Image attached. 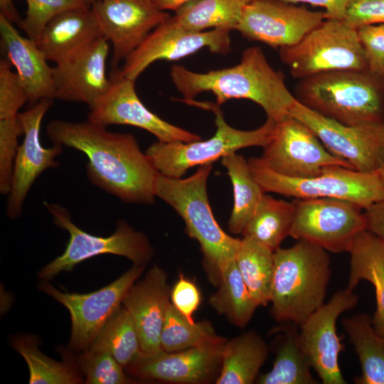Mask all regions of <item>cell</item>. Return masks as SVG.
<instances>
[{"instance_id":"6da1fadb","label":"cell","mask_w":384,"mask_h":384,"mask_svg":"<svg viewBox=\"0 0 384 384\" xmlns=\"http://www.w3.org/2000/svg\"><path fill=\"white\" fill-rule=\"evenodd\" d=\"M46 134L54 144L84 153L90 181L126 203L153 204L159 171L134 136L112 132L88 120H52Z\"/></svg>"},{"instance_id":"7a4b0ae2","label":"cell","mask_w":384,"mask_h":384,"mask_svg":"<svg viewBox=\"0 0 384 384\" xmlns=\"http://www.w3.org/2000/svg\"><path fill=\"white\" fill-rule=\"evenodd\" d=\"M170 75L183 100H193L208 91L220 106L231 99H246L260 105L267 118L277 123L290 116L297 101L286 85L284 75L270 65L259 46L245 49L240 63L230 68L200 73L174 65Z\"/></svg>"},{"instance_id":"3957f363","label":"cell","mask_w":384,"mask_h":384,"mask_svg":"<svg viewBox=\"0 0 384 384\" xmlns=\"http://www.w3.org/2000/svg\"><path fill=\"white\" fill-rule=\"evenodd\" d=\"M331 274L328 251L305 240L274 251L271 314L278 321L302 324L324 304Z\"/></svg>"},{"instance_id":"277c9868","label":"cell","mask_w":384,"mask_h":384,"mask_svg":"<svg viewBox=\"0 0 384 384\" xmlns=\"http://www.w3.org/2000/svg\"><path fill=\"white\" fill-rule=\"evenodd\" d=\"M212 167V163L199 166L185 178L159 174L155 193L176 211L185 223L186 233L198 242L204 268L210 282L217 285L223 267L235 259L240 239L224 232L212 213L207 193Z\"/></svg>"},{"instance_id":"5b68a950","label":"cell","mask_w":384,"mask_h":384,"mask_svg":"<svg viewBox=\"0 0 384 384\" xmlns=\"http://www.w3.org/2000/svg\"><path fill=\"white\" fill-rule=\"evenodd\" d=\"M296 99L345 125L384 121V82L368 70H338L300 80Z\"/></svg>"},{"instance_id":"8992f818","label":"cell","mask_w":384,"mask_h":384,"mask_svg":"<svg viewBox=\"0 0 384 384\" xmlns=\"http://www.w3.org/2000/svg\"><path fill=\"white\" fill-rule=\"evenodd\" d=\"M186 104L213 112L216 132L207 140L190 142L181 141L152 144L146 151L151 163L163 176L182 178L187 171L250 146L264 148L272 138L277 122L267 118L260 127L240 130L230 126L224 119L220 105L210 102L181 100Z\"/></svg>"},{"instance_id":"52a82bcc","label":"cell","mask_w":384,"mask_h":384,"mask_svg":"<svg viewBox=\"0 0 384 384\" xmlns=\"http://www.w3.org/2000/svg\"><path fill=\"white\" fill-rule=\"evenodd\" d=\"M251 173L264 193L297 199L334 198L352 202L363 209L384 198L379 172L366 173L338 165L327 166L319 175L292 178L277 174L259 158L247 160Z\"/></svg>"},{"instance_id":"ba28073f","label":"cell","mask_w":384,"mask_h":384,"mask_svg":"<svg viewBox=\"0 0 384 384\" xmlns=\"http://www.w3.org/2000/svg\"><path fill=\"white\" fill-rule=\"evenodd\" d=\"M44 205L54 223L67 230L70 238L63 253L39 270L38 277L41 280H50L61 272H70L79 263L100 255L125 257L135 265H146L153 257L154 249L147 236L124 220L117 221L111 235L96 236L78 227L65 207L56 203Z\"/></svg>"},{"instance_id":"9c48e42d","label":"cell","mask_w":384,"mask_h":384,"mask_svg":"<svg viewBox=\"0 0 384 384\" xmlns=\"http://www.w3.org/2000/svg\"><path fill=\"white\" fill-rule=\"evenodd\" d=\"M281 60L294 78L338 70H368L357 29L328 18L297 44L279 49Z\"/></svg>"},{"instance_id":"30bf717a","label":"cell","mask_w":384,"mask_h":384,"mask_svg":"<svg viewBox=\"0 0 384 384\" xmlns=\"http://www.w3.org/2000/svg\"><path fill=\"white\" fill-rule=\"evenodd\" d=\"M334 156L353 169L379 172L384 164V121L345 125L308 108L298 100L290 111Z\"/></svg>"},{"instance_id":"8fae6325","label":"cell","mask_w":384,"mask_h":384,"mask_svg":"<svg viewBox=\"0 0 384 384\" xmlns=\"http://www.w3.org/2000/svg\"><path fill=\"white\" fill-rule=\"evenodd\" d=\"M294 216L289 236L305 240L328 252H348L355 237L366 230L363 210L339 198H318L293 201Z\"/></svg>"},{"instance_id":"7c38bea8","label":"cell","mask_w":384,"mask_h":384,"mask_svg":"<svg viewBox=\"0 0 384 384\" xmlns=\"http://www.w3.org/2000/svg\"><path fill=\"white\" fill-rule=\"evenodd\" d=\"M146 265H135L108 285L87 294L59 291L48 280H41L40 290L63 304L71 318L68 347L82 352L90 347L108 319L122 304L132 284L142 274Z\"/></svg>"},{"instance_id":"4fadbf2b","label":"cell","mask_w":384,"mask_h":384,"mask_svg":"<svg viewBox=\"0 0 384 384\" xmlns=\"http://www.w3.org/2000/svg\"><path fill=\"white\" fill-rule=\"evenodd\" d=\"M263 149L259 157L261 162L287 177L315 176L331 165L352 169L331 154L306 124L292 116L277 123L272 138Z\"/></svg>"},{"instance_id":"5bb4252c","label":"cell","mask_w":384,"mask_h":384,"mask_svg":"<svg viewBox=\"0 0 384 384\" xmlns=\"http://www.w3.org/2000/svg\"><path fill=\"white\" fill-rule=\"evenodd\" d=\"M109 88L90 106L87 120L102 126H134L154 134L159 142L200 140L199 135L164 121L148 110L139 98L135 81L114 69Z\"/></svg>"},{"instance_id":"9a60e30c","label":"cell","mask_w":384,"mask_h":384,"mask_svg":"<svg viewBox=\"0 0 384 384\" xmlns=\"http://www.w3.org/2000/svg\"><path fill=\"white\" fill-rule=\"evenodd\" d=\"M226 341L176 352L162 349L151 353L141 351L124 370L139 383H210L220 374Z\"/></svg>"},{"instance_id":"2e32d148","label":"cell","mask_w":384,"mask_h":384,"mask_svg":"<svg viewBox=\"0 0 384 384\" xmlns=\"http://www.w3.org/2000/svg\"><path fill=\"white\" fill-rule=\"evenodd\" d=\"M171 16L153 29L125 59L119 69L122 75L135 81L156 60H177L203 48L218 54L230 52V31L215 28L192 32L175 24Z\"/></svg>"},{"instance_id":"e0dca14e","label":"cell","mask_w":384,"mask_h":384,"mask_svg":"<svg viewBox=\"0 0 384 384\" xmlns=\"http://www.w3.org/2000/svg\"><path fill=\"white\" fill-rule=\"evenodd\" d=\"M326 19L325 11L277 0H253L245 4L236 30L249 40L280 49L297 44Z\"/></svg>"},{"instance_id":"ac0fdd59","label":"cell","mask_w":384,"mask_h":384,"mask_svg":"<svg viewBox=\"0 0 384 384\" xmlns=\"http://www.w3.org/2000/svg\"><path fill=\"white\" fill-rule=\"evenodd\" d=\"M358 302V296L353 290L348 287L340 289L299 325L302 346L324 384L346 383L338 361L344 346L336 332V321L342 313L354 308Z\"/></svg>"},{"instance_id":"d6986e66","label":"cell","mask_w":384,"mask_h":384,"mask_svg":"<svg viewBox=\"0 0 384 384\" xmlns=\"http://www.w3.org/2000/svg\"><path fill=\"white\" fill-rule=\"evenodd\" d=\"M91 9L102 36L112 46L114 69L171 16L148 0H95Z\"/></svg>"},{"instance_id":"ffe728a7","label":"cell","mask_w":384,"mask_h":384,"mask_svg":"<svg viewBox=\"0 0 384 384\" xmlns=\"http://www.w3.org/2000/svg\"><path fill=\"white\" fill-rule=\"evenodd\" d=\"M52 104V100L43 99L18 114L24 137L17 149L6 204L7 215L12 219L21 215L27 194L39 175L59 166L55 158L63 151V146L53 144L45 148L40 142L41 124Z\"/></svg>"},{"instance_id":"44dd1931","label":"cell","mask_w":384,"mask_h":384,"mask_svg":"<svg viewBox=\"0 0 384 384\" xmlns=\"http://www.w3.org/2000/svg\"><path fill=\"white\" fill-rule=\"evenodd\" d=\"M108 43L100 36L55 63L53 68L55 98L90 106L109 88Z\"/></svg>"},{"instance_id":"7402d4cb","label":"cell","mask_w":384,"mask_h":384,"mask_svg":"<svg viewBox=\"0 0 384 384\" xmlns=\"http://www.w3.org/2000/svg\"><path fill=\"white\" fill-rule=\"evenodd\" d=\"M171 289L166 272L156 265L132 284L123 299L122 305L135 323L143 352L161 349V334L171 304Z\"/></svg>"},{"instance_id":"603a6c76","label":"cell","mask_w":384,"mask_h":384,"mask_svg":"<svg viewBox=\"0 0 384 384\" xmlns=\"http://www.w3.org/2000/svg\"><path fill=\"white\" fill-rule=\"evenodd\" d=\"M1 41L6 58L16 68L28 102L55 98L53 68L33 39L23 36L14 24L0 16Z\"/></svg>"},{"instance_id":"cb8c5ba5","label":"cell","mask_w":384,"mask_h":384,"mask_svg":"<svg viewBox=\"0 0 384 384\" xmlns=\"http://www.w3.org/2000/svg\"><path fill=\"white\" fill-rule=\"evenodd\" d=\"M102 36L90 8L65 11L53 18L36 41L48 61L58 63Z\"/></svg>"},{"instance_id":"d4e9b609","label":"cell","mask_w":384,"mask_h":384,"mask_svg":"<svg viewBox=\"0 0 384 384\" xmlns=\"http://www.w3.org/2000/svg\"><path fill=\"white\" fill-rule=\"evenodd\" d=\"M350 254V274L347 287L353 290L361 280L375 288L376 309L372 317L375 331L384 335V241L368 230L353 240Z\"/></svg>"},{"instance_id":"484cf974","label":"cell","mask_w":384,"mask_h":384,"mask_svg":"<svg viewBox=\"0 0 384 384\" xmlns=\"http://www.w3.org/2000/svg\"><path fill=\"white\" fill-rule=\"evenodd\" d=\"M11 346L26 361L29 370V384H79L85 378L79 370L75 355L69 348H59L63 357L57 361L39 349L38 336L20 334L11 340Z\"/></svg>"},{"instance_id":"4316f807","label":"cell","mask_w":384,"mask_h":384,"mask_svg":"<svg viewBox=\"0 0 384 384\" xmlns=\"http://www.w3.org/2000/svg\"><path fill=\"white\" fill-rule=\"evenodd\" d=\"M268 355V347L254 331L245 332L226 341L222 365L216 384H251Z\"/></svg>"},{"instance_id":"83f0119b","label":"cell","mask_w":384,"mask_h":384,"mask_svg":"<svg viewBox=\"0 0 384 384\" xmlns=\"http://www.w3.org/2000/svg\"><path fill=\"white\" fill-rule=\"evenodd\" d=\"M297 324L278 328L274 338L275 358L272 369L259 376L260 384H317L311 364L300 343Z\"/></svg>"},{"instance_id":"f1b7e54d","label":"cell","mask_w":384,"mask_h":384,"mask_svg":"<svg viewBox=\"0 0 384 384\" xmlns=\"http://www.w3.org/2000/svg\"><path fill=\"white\" fill-rule=\"evenodd\" d=\"M342 324L358 356L361 375L358 384H384V341L374 329L372 318L359 314L344 318Z\"/></svg>"},{"instance_id":"f546056e","label":"cell","mask_w":384,"mask_h":384,"mask_svg":"<svg viewBox=\"0 0 384 384\" xmlns=\"http://www.w3.org/2000/svg\"><path fill=\"white\" fill-rule=\"evenodd\" d=\"M221 164L228 171L234 194L228 230L233 234H242L265 193L243 156L236 152L229 154L222 157Z\"/></svg>"},{"instance_id":"4dcf8cb0","label":"cell","mask_w":384,"mask_h":384,"mask_svg":"<svg viewBox=\"0 0 384 384\" xmlns=\"http://www.w3.org/2000/svg\"><path fill=\"white\" fill-rule=\"evenodd\" d=\"M245 4L243 0H194L176 10L171 19L192 32L210 28L231 31L236 30Z\"/></svg>"},{"instance_id":"1f68e13d","label":"cell","mask_w":384,"mask_h":384,"mask_svg":"<svg viewBox=\"0 0 384 384\" xmlns=\"http://www.w3.org/2000/svg\"><path fill=\"white\" fill-rule=\"evenodd\" d=\"M235 262L241 276L257 305L267 306L274 274V251L243 235L240 239Z\"/></svg>"},{"instance_id":"d6a6232c","label":"cell","mask_w":384,"mask_h":384,"mask_svg":"<svg viewBox=\"0 0 384 384\" xmlns=\"http://www.w3.org/2000/svg\"><path fill=\"white\" fill-rule=\"evenodd\" d=\"M218 289L209 299V304L220 315L233 325L243 328L251 320L257 307L244 282L235 259L220 272Z\"/></svg>"},{"instance_id":"836d02e7","label":"cell","mask_w":384,"mask_h":384,"mask_svg":"<svg viewBox=\"0 0 384 384\" xmlns=\"http://www.w3.org/2000/svg\"><path fill=\"white\" fill-rule=\"evenodd\" d=\"M295 206L292 202L262 196L242 235L274 251L289 236Z\"/></svg>"},{"instance_id":"e575fe53","label":"cell","mask_w":384,"mask_h":384,"mask_svg":"<svg viewBox=\"0 0 384 384\" xmlns=\"http://www.w3.org/2000/svg\"><path fill=\"white\" fill-rule=\"evenodd\" d=\"M88 350L108 353L124 368L139 354L142 349L137 329L123 305L105 323Z\"/></svg>"},{"instance_id":"d590c367","label":"cell","mask_w":384,"mask_h":384,"mask_svg":"<svg viewBox=\"0 0 384 384\" xmlns=\"http://www.w3.org/2000/svg\"><path fill=\"white\" fill-rule=\"evenodd\" d=\"M223 339L216 334L210 321L191 322L171 302L161 334L162 350L176 352Z\"/></svg>"},{"instance_id":"8d00e7d4","label":"cell","mask_w":384,"mask_h":384,"mask_svg":"<svg viewBox=\"0 0 384 384\" xmlns=\"http://www.w3.org/2000/svg\"><path fill=\"white\" fill-rule=\"evenodd\" d=\"M87 384H129L139 383L110 353L85 350L75 356Z\"/></svg>"},{"instance_id":"74e56055","label":"cell","mask_w":384,"mask_h":384,"mask_svg":"<svg viewBox=\"0 0 384 384\" xmlns=\"http://www.w3.org/2000/svg\"><path fill=\"white\" fill-rule=\"evenodd\" d=\"M26 16L18 26L36 41L46 24L58 14L77 8H90L83 0H26Z\"/></svg>"},{"instance_id":"f35d334b","label":"cell","mask_w":384,"mask_h":384,"mask_svg":"<svg viewBox=\"0 0 384 384\" xmlns=\"http://www.w3.org/2000/svg\"><path fill=\"white\" fill-rule=\"evenodd\" d=\"M23 134L18 117L0 119V192L9 195L14 161L18 147V137Z\"/></svg>"},{"instance_id":"ab89813d","label":"cell","mask_w":384,"mask_h":384,"mask_svg":"<svg viewBox=\"0 0 384 384\" xmlns=\"http://www.w3.org/2000/svg\"><path fill=\"white\" fill-rule=\"evenodd\" d=\"M6 58L0 61V119L18 117V110L28 102L27 93L17 73L11 70Z\"/></svg>"},{"instance_id":"60d3db41","label":"cell","mask_w":384,"mask_h":384,"mask_svg":"<svg viewBox=\"0 0 384 384\" xmlns=\"http://www.w3.org/2000/svg\"><path fill=\"white\" fill-rule=\"evenodd\" d=\"M366 56L368 71L384 82V23L357 28Z\"/></svg>"},{"instance_id":"b9f144b4","label":"cell","mask_w":384,"mask_h":384,"mask_svg":"<svg viewBox=\"0 0 384 384\" xmlns=\"http://www.w3.org/2000/svg\"><path fill=\"white\" fill-rule=\"evenodd\" d=\"M343 21L356 29L384 23V0H349Z\"/></svg>"},{"instance_id":"7bdbcfd3","label":"cell","mask_w":384,"mask_h":384,"mask_svg":"<svg viewBox=\"0 0 384 384\" xmlns=\"http://www.w3.org/2000/svg\"><path fill=\"white\" fill-rule=\"evenodd\" d=\"M171 302L188 321L194 322L193 315L201 303L200 290L192 280L179 274L171 289Z\"/></svg>"},{"instance_id":"ee69618b","label":"cell","mask_w":384,"mask_h":384,"mask_svg":"<svg viewBox=\"0 0 384 384\" xmlns=\"http://www.w3.org/2000/svg\"><path fill=\"white\" fill-rule=\"evenodd\" d=\"M366 230L384 241V198L363 209Z\"/></svg>"},{"instance_id":"f6af8a7d","label":"cell","mask_w":384,"mask_h":384,"mask_svg":"<svg viewBox=\"0 0 384 384\" xmlns=\"http://www.w3.org/2000/svg\"><path fill=\"white\" fill-rule=\"evenodd\" d=\"M289 4L305 3L325 9L326 19L343 21L349 0H277Z\"/></svg>"},{"instance_id":"bcb514c9","label":"cell","mask_w":384,"mask_h":384,"mask_svg":"<svg viewBox=\"0 0 384 384\" xmlns=\"http://www.w3.org/2000/svg\"><path fill=\"white\" fill-rule=\"evenodd\" d=\"M0 16L11 23H16L18 26L22 20L14 6L13 0H0Z\"/></svg>"},{"instance_id":"7dc6e473","label":"cell","mask_w":384,"mask_h":384,"mask_svg":"<svg viewBox=\"0 0 384 384\" xmlns=\"http://www.w3.org/2000/svg\"><path fill=\"white\" fill-rule=\"evenodd\" d=\"M156 9L164 11L172 10L176 11L186 4L194 0H148Z\"/></svg>"},{"instance_id":"c3c4849f","label":"cell","mask_w":384,"mask_h":384,"mask_svg":"<svg viewBox=\"0 0 384 384\" xmlns=\"http://www.w3.org/2000/svg\"><path fill=\"white\" fill-rule=\"evenodd\" d=\"M379 175L380 176V178L384 184V164L382 166L381 169L379 171Z\"/></svg>"},{"instance_id":"681fc988","label":"cell","mask_w":384,"mask_h":384,"mask_svg":"<svg viewBox=\"0 0 384 384\" xmlns=\"http://www.w3.org/2000/svg\"><path fill=\"white\" fill-rule=\"evenodd\" d=\"M95 0H83L84 3L86 4L87 6L91 7L92 3Z\"/></svg>"},{"instance_id":"f907efd6","label":"cell","mask_w":384,"mask_h":384,"mask_svg":"<svg viewBox=\"0 0 384 384\" xmlns=\"http://www.w3.org/2000/svg\"><path fill=\"white\" fill-rule=\"evenodd\" d=\"M243 1L247 4V3H249V2H250V1H252L253 0H243Z\"/></svg>"},{"instance_id":"816d5d0a","label":"cell","mask_w":384,"mask_h":384,"mask_svg":"<svg viewBox=\"0 0 384 384\" xmlns=\"http://www.w3.org/2000/svg\"><path fill=\"white\" fill-rule=\"evenodd\" d=\"M383 341H384V335L383 336Z\"/></svg>"}]
</instances>
